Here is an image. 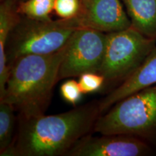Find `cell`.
Listing matches in <instances>:
<instances>
[{"label":"cell","instance_id":"cell-16","mask_svg":"<svg viewBox=\"0 0 156 156\" xmlns=\"http://www.w3.org/2000/svg\"><path fill=\"white\" fill-rule=\"evenodd\" d=\"M60 93L64 100L72 105L77 104L83 94L79 83L73 79L67 80L62 84Z\"/></svg>","mask_w":156,"mask_h":156},{"label":"cell","instance_id":"cell-3","mask_svg":"<svg viewBox=\"0 0 156 156\" xmlns=\"http://www.w3.org/2000/svg\"><path fill=\"white\" fill-rule=\"evenodd\" d=\"M79 28L81 27L77 17L41 20L21 15L7 41L6 53L9 69L22 56L50 54L62 49Z\"/></svg>","mask_w":156,"mask_h":156},{"label":"cell","instance_id":"cell-8","mask_svg":"<svg viewBox=\"0 0 156 156\" xmlns=\"http://www.w3.org/2000/svg\"><path fill=\"white\" fill-rule=\"evenodd\" d=\"M81 28L105 34L125 30L132 26L122 0H86L77 17Z\"/></svg>","mask_w":156,"mask_h":156},{"label":"cell","instance_id":"cell-7","mask_svg":"<svg viewBox=\"0 0 156 156\" xmlns=\"http://www.w3.org/2000/svg\"><path fill=\"white\" fill-rule=\"evenodd\" d=\"M152 153L142 138L127 134H87L78 141L66 156H144Z\"/></svg>","mask_w":156,"mask_h":156},{"label":"cell","instance_id":"cell-12","mask_svg":"<svg viewBox=\"0 0 156 156\" xmlns=\"http://www.w3.org/2000/svg\"><path fill=\"white\" fill-rule=\"evenodd\" d=\"M15 108L8 103L0 101V155L4 156L14 140Z\"/></svg>","mask_w":156,"mask_h":156},{"label":"cell","instance_id":"cell-1","mask_svg":"<svg viewBox=\"0 0 156 156\" xmlns=\"http://www.w3.org/2000/svg\"><path fill=\"white\" fill-rule=\"evenodd\" d=\"M101 114L99 101H93L58 114L18 116L14 140L4 156H66L93 132Z\"/></svg>","mask_w":156,"mask_h":156},{"label":"cell","instance_id":"cell-19","mask_svg":"<svg viewBox=\"0 0 156 156\" xmlns=\"http://www.w3.org/2000/svg\"><path fill=\"white\" fill-rule=\"evenodd\" d=\"M2 1H4V0H1V2H2Z\"/></svg>","mask_w":156,"mask_h":156},{"label":"cell","instance_id":"cell-15","mask_svg":"<svg viewBox=\"0 0 156 156\" xmlns=\"http://www.w3.org/2000/svg\"><path fill=\"white\" fill-rule=\"evenodd\" d=\"M78 83L83 94H87L96 92L102 88L106 80L98 73H86L80 76Z\"/></svg>","mask_w":156,"mask_h":156},{"label":"cell","instance_id":"cell-14","mask_svg":"<svg viewBox=\"0 0 156 156\" xmlns=\"http://www.w3.org/2000/svg\"><path fill=\"white\" fill-rule=\"evenodd\" d=\"M80 0H55L54 10L62 19L77 17L81 11Z\"/></svg>","mask_w":156,"mask_h":156},{"label":"cell","instance_id":"cell-11","mask_svg":"<svg viewBox=\"0 0 156 156\" xmlns=\"http://www.w3.org/2000/svg\"><path fill=\"white\" fill-rule=\"evenodd\" d=\"M132 26L147 37L156 39V0H122Z\"/></svg>","mask_w":156,"mask_h":156},{"label":"cell","instance_id":"cell-13","mask_svg":"<svg viewBox=\"0 0 156 156\" xmlns=\"http://www.w3.org/2000/svg\"><path fill=\"white\" fill-rule=\"evenodd\" d=\"M55 0H24L17 3V11L22 16L35 20H49Z\"/></svg>","mask_w":156,"mask_h":156},{"label":"cell","instance_id":"cell-4","mask_svg":"<svg viewBox=\"0 0 156 156\" xmlns=\"http://www.w3.org/2000/svg\"><path fill=\"white\" fill-rule=\"evenodd\" d=\"M93 132L127 134L143 140L156 136V85L132 93L101 114Z\"/></svg>","mask_w":156,"mask_h":156},{"label":"cell","instance_id":"cell-18","mask_svg":"<svg viewBox=\"0 0 156 156\" xmlns=\"http://www.w3.org/2000/svg\"><path fill=\"white\" fill-rule=\"evenodd\" d=\"M16 1L17 2H21V1H24V0H16Z\"/></svg>","mask_w":156,"mask_h":156},{"label":"cell","instance_id":"cell-10","mask_svg":"<svg viewBox=\"0 0 156 156\" xmlns=\"http://www.w3.org/2000/svg\"><path fill=\"white\" fill-rule=\"evenodd\" d=\"M16 0H4L0 5V97L5 93L9 74L6 48L11 31L21 15L17 12Z\"/></svg>","mask_w":156,"mask_h":156},{"label":"cell","instance_id":"cell-2","mask_svg":"<svg viewBox=\"0 0 156 156\" xmlns=\"http://www.w3.org/2000/svg\"><path fill=\"white\" fill-rule=\"evenodd\" d=\"M66 48L67 46L53 54H31L17 59L9 67L0 101L12 105L19 116L44 114L58 82V71Z\"/></svg>","mask_w":156,"mask_h":156},{"label":"cell","instance_id":"cell-9","mask_svg":"<svg viewBox=\"0 0 156 156\" xmlns=\"http://www.w3.org/2000/svg\"><path fill=\"white\" fill-rule=\"evenodd\" d=\"M154 85H156V48L131 76L99 101L101 114L128 95Z\"/></svg>","mask_w":156,"mask_h":156},{"label":"cell","instance_id":"cell-17","mask_svg":"<svg viewBox=\"0 0 156 156\" xmlns=\"http://www.w3.org/2000/svg\"><path fill=\"white\" fill-rule=\"evenodd\" d=\"M80 1H81V4H82V3L85 2V1H86V0H80Z\"/></svg>","mask_w":156,"mask_h":156},{"label":"cell","instance_id":"cell-5","mask_svg":"<svg viewBox=\"0 0 156 156\" xmlns=\"http://www.w3.org/2000/svg\"><path fill=\"white\" fill-rule=\"evenodd\" d=\"M156 48V39L133 26L106 34L104 56L98 73L106 83L122 82L131 76Z\"/></svg>","mask_w":156,"mask_h":156},{"label":"cell","instance_id":"cell-6","mask_svg":"<svg viewBox=\"0 0 156 156\" xmlns=\"http://www.w3.org/2000/svg\"><path fill=\"white\" fill-rule=\"evenodd\" d=\"M106 34L88 28L75 31L67 45L58 71V81L98 73L106 48Z\"/></svg>","mask_w":156,"mask_h":156}]
</instances>
